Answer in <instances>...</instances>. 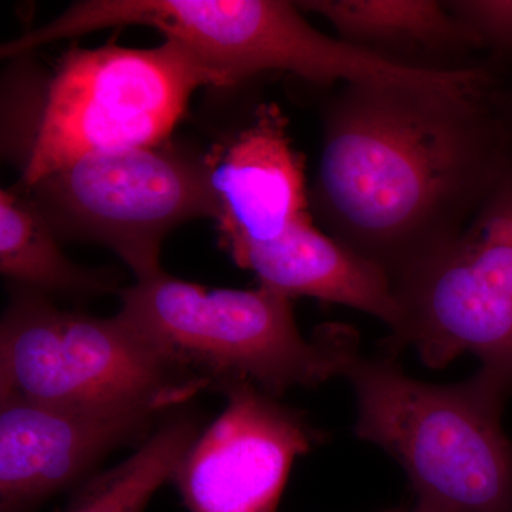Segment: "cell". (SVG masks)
Here are the masks:
<instances>
[{
  "mask_svg": "<svg viewBox=\"0 0 512 512\" xmlns=\"http://www.w3.org/2000/svg\"><path fill=\"white\" fill-rule=\"evenodd\" d=\"M511 160L498 84H345L323 116L313 208L393 285L466 228Z\"/></svg>",
  "mask_w": 512,
  "mask_h": 512,
  "instance_id": "obj_1",
  "label": "cell"
},
{
  "mask_svg": "<svg viewBox=\"0 0 512 512\" xmlns=\"http://www.w3.org/2000/svg\"><path fill=\"white\" fill-rule=\"evenodd\" d=\"M2 94V153L32 187L93 154L171 140L192 94L221 80L183 43L72 46L53 67L16 57Z\"/></svg>",
  "mask_w": 512,
  "mask_h": 512,
  "instance_id": "obj_2",
  "label": "cell"
},
{
  "mask_svg": "<svg viewBox=\"0 0 512 512\" xmlns=\"http://www.w3.org/2000/svg\"><path fill=\"white\" fill-rule=\"evenodd\" d=\"M316 338L356 397L357 439L375 444L403 468L420 512H512V440L504 403L468 379H413L393 359L359 352L345 325H323Z\"/></svg>",
  "mask_w": 512,
  "mask_h": 512,
  "instance_id": "obj_3",
  "label": "cell"
},
{
  "mask_svg": "<svg viewBox=\"0 0 512 512\" xmlns=\"http://www.w3.org/2000/svg\"><path fill=\"white\" fill-rule=\"evenodd\" d=\"M119 295L117 316L210 389L251 383L276 399L338 376L325 345L299 332L293 299L265 286L205 288L163 271Z\"/></svg>",
  "mask_w": 512,
  "mask_h": 512,
  "instance_id": "obj_4",
  "label": "cell"
},
{
  "mask_svg": "<svg viewBox=\"0 0 512 512\" xmlns=\"http://www.w3.org/2000/svg\"><path fill=\"white\" fill-rule=\"evenodd\" d=\"M399 322L386 345L443 369L473 355L470 377L498 402L512 394V160L466 228L393 284Z\"/></svg>",
  "mask_w": 512,
  "mask_h": 512,
  "instance_id": "obj_5",
  "label": "cell"
},
{
  "mask_svg": "<svg viewBox=\"0 0 512 512\" xmlns=\"http://www.w3.org/2000/svg\"><path fill=\"white\" fill-rule=\"evenodd\" d=\"M210 389L175 367L119 316L57 309L16 289L0 325V394L35 402L160 413Z\"/></svg>",
  "mask_w": 512,
  "mask_h": 512,
  "instance_id": "obj_6",
  "label": "cell"
},
{
  "mask_svg": "<svg viewBox=\"0 0 512 512\" xmlns=\"http://www.w3.org/2000/svg\"><path fill=\"white\" fill-rule=\"evenodd\" d=\"M26 191L60 241L104 245L137 281L163 272L161 247L178 225L220 212L210 154L171 140L80 158Z\"/></svg>",
  "mask_w": 512,
  "mask_h": 512,
  "instance_id": "obj_7",
  "label": "cell"
},
{
  "mask_svg": "<svg viewBox=\"0 0 512 512\" xmlns=\"http://www.w3.org/2000/svg\"><path fill=\"white\" fill-rule=\"evenodd\" d=\"M220 392L227 407L171 480L190 512H276L293 461L323 436L254 384H227Z\"/></svg>",
  "mask_w": 512,
  "mask_h": 512,
  "instance_id": "obj_8",
  "label": "cell"
},
{
  "mask_svg": "<svg viewBox=\"0 0 512 512\" xmlns=\"http://www.w3.org/2000/svg\"><path fill=\"white\" fill-rule=\"evenodd\" d=\"M156 410L83 409L0 394V512H30L138 436Z\"/></svg>",
  "mask_w": 512,
  "mask_h": 512,
  "instance_id": "obj_9",
  "label": "cell"
},
{
  "mask_svg": "<svg viewBox=\"0 0 512 512\" xmlns=\"http://www.w3.org/2000/svg\"><path fill=\"white\" fill-rule=\"evenodd\" d=\"M208 154L220 207L215 222L228 252L274 241L312 220L305 160L275 104L256 107L245 127Z\"/></svg>",
  "mask_w": 512,
  "mask_h": 512,
  "instance_id": "obj_10",
  "label": "cell"
},
{
  "mask_svg": "<svg viewBox=\"0 0 512 512\" xmlns=\"http://www.w3.org/2000/svg\"><path fill=\"white\" fill-rule=\"evenodd\" d=\"M239 268L254 272L259 285L295 299L299 296L348 306L383 322L390 332L399 322L392 281L357 256L313 220L265 244L242 245L228 252Z\"/></svg>",
  "mask_w": 512,
  "mask_h": 512,
  "instance_id": "obj_11",
  "label": "cell"
},
{
  "mask_svg": "<svg viewBox=\"0 0 512 512\" xmlns=\"http://www.w3.org/2000/svg\"><path fill=\"white\" fill-rule=\"evenodd\" d=\"M338 30L350 45L393 59L396 52L450 55L480 49L478 37L434 0H308L296 2Z\"/></svg>",
  "mask_w": 512,
  "mask_h": 512,
  "instance_id": "obj_12",
  "label": "cell"
},
{
  "mask_svg": "<svg viewBox=\"0 0 512 512\" xmlns=\"http://www.w3.org/2000/svg\"><path fill=\"white\" fill-rule=\"evenodd\" d=\"M60 238L22 185L0 191V271L19 289L69 296L113 291L116 278L70 261Z\"/></svg>",
  "mask_w": 512,
  "mask_h": 512,
  "instance_id": "obj_13",
  "label": "cell"
},
{
  "mask_svg": "<svg viewBox=\"0 0 512 512\" xmlns=\"http://www.w3.org/2000/svg\"><path fill=\"white\" fill-rule=\"evenodd\" d=\"M200 433L192 417L168 420L133 456L84 485L66 512H143Z\"/></svg>",
  "mask_w": 512,
  "mask_h": 512,
  "instance_id": "obj_14",
  "label": "cell"
},
{
  "mask_svg": "<svg viewBox=\"0 0 512 512\" xmlns=\"http://www.w3.org/2000/svg\"><path fill=\"white\" fill-rule=\"evenodd\" d=\"M446 6L495 56L512 55V0H456Z\"/></svg>",
  "mask_w": 512,
  "mask_h": 512,
  "instance_id": "obj_15",
  "label": "cell"
},
{
  "mask_svg": "<svg viewBox=\"0 0 512 512\" xmlns=\"http://www.w3.org/2000/svg\"><path fill=\"white\" fill-rule=\"evenodd\" d=\"M504 107L505 113H507L508 119H510L512 124V94H505Z\"/></svg>",
  "mask_w": 512,
  "mask_h": 512,
  "instance_id": "obj_16",
  "label": "cell"
},
{
  "mask_svg": "<svg viewBox=\"0 0 512 512\" xmlns=\"http://www.w3.org/2000/svg\"><path fill=\"white\" fill-rule=\"evenodd\" d=\"M386 512H420V511L416 510V508H414V510H412V511H407V510H390V511H386Z\"/></svg>",
  "mask_w": 512,
  "mask_h": 512,
  "instance_id": "obj_17",
  "label": "cell"
}]
</instances>
